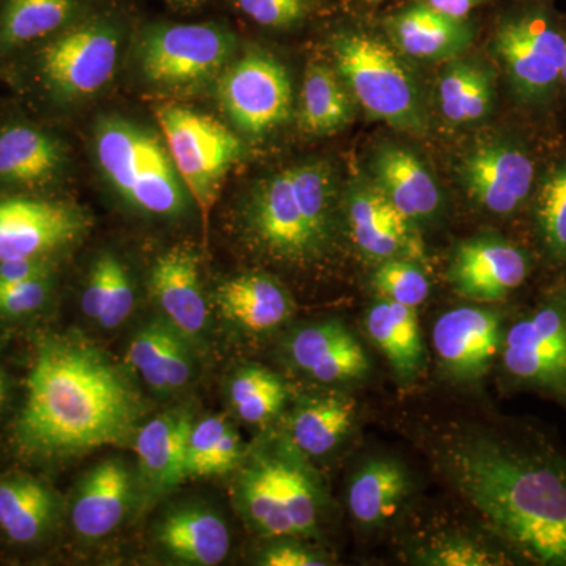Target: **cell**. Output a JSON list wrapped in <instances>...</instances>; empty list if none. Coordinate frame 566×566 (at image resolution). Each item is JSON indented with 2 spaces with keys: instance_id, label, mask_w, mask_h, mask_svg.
<instances>
[{
  "instance_id": "46",
  "label": "cell",
  "mask_w": 566,
  "mask_h": 566,
  "mask_svg": "<svg viewBox=\"0 0 566 566\" xmlns=\"http://www.w3.org/2000/svg\"><path fill=\"white\" fill-rule=\"evenodd\" d=\"M423 2L449 17L468 20L469 13L486 0H423Z\"/></svg>"
},
{
  "instance_id": "28",
  "label": "cell",
  "mask_w": 566,
  "mask_h": 566,
  "mask_svg": "<svg viewBox=\"0 0 566 566\" xmlns=\"http://www.w3.org/2000/svg\"><path fill=\"white\" fill-rule=\"evenodd\" d=\"M411 490V476L403 464L374 458L360 465L349 482V513L360 526H381L405 504Z\"/></svg>"
},
{
  "instance_id": "36",
  "label": "cell",
  "mask_w": 566,
  "mask_h": 566,
  "mask_svg": "<svg viewBox=\"0 0 566 566\" xmlns=\"http://www.w3.org/2000/svg\"><path fill=\"white\" fill-rule=\"evenodd\" d=\"M175 170L169 151L153 136L128 200L151 214H178L185 208V197Z\"/></svg>"
},
{
  "instance_id": "43",
  "label": "cell",
  "mask_w": 566,
  "mask_h": 566,
  "mask_svg": "<svg viewBox=\"0 0 566 566\" xmlns=\"http://www.w3.org/2000/svg\"><path fill=\"white\" fill-rule=\"evenodd\" d=\"M50 277L0 286V315L22 316L40 311L50 297Z\"/></svg>"
},
{
  "instance_id": "6",
  "label": "cell",
  "mask_w": 566,
  "mask_h": 566,
  "mask_svg": "<svg viewBox=\"0 0 566 566\" xmlns=\"http://www.w3.org/2000/svg\"><path fill=\"white\" fill-rule=\"evenodd\" d=\"M491 52L513 102L543 118L560 102L566 28L542 3L512 11L499 22Z\"/></svg>"
},
{
  "instance_id": "7",
  "label": "cell",
  "mask_w": 566,
  "mask_h": 566,
  "mask_svg": "<svg viewBox=\"0 0 566 566\" xmlns=\"http://www.w3.org/2000/svg\"><path fill=\"white\" fill-rule=\"evenodd\" d=\"M506 379L566 405V281L505 326L501 354Z\"/></svg>"
},
{
  "instance_id": "25",
  "label": "cell",
  "mask_w": 566,
  "mask_h": 566,
  "mask_svg": "<svg viewBox=\"0 0 566 566\" xmlns=\"http://www.w3.org/2000/svg\"><path fill=\"white\" fill-rule=\"evenodd\" d=\"M214 300L223 318L255 334L277 329L296 311L292 294L266 274L229 279L218 286Z\"/></svg>"
},
{
  "instance_id": "24",
  "label": "cell",
  "mask_w": 566,
  "mask_h": 566,
  "mask_svg": "<svg viewBox=\"0 0 566 566\" xmlns=\"http://www.w3.org/2000/svg\"><path fill=\"white\" fill-rule=\"evenodd\" d=\"M156 542L175 560L196 566L222 564L232 545L226 521L200 505L167 513L156 527Z\"/></svg>"
},
{
  "instance_id": "32",
  "label": "cell",
  "mask_w": 566,
  "mask_h": 566,
  "mask_svg": "<svg viewBox=\"0 0 566 566\" xmlns=\"http://www.w3.org/2000/svg\"><path fill=\"white\" fill-rule=\"evenodd\" d=\"M54 513V494L39 480L21 475L0 482V531L11 542H39L51 527Z\"/></svg>"
},
{
  "instance_id": "9",
  "label": "cell",
  "mask_w": 566,
  "mask_h": 566,
  "mask_svg": "<svg viewBox=\"0 0 566 566\" xmlns=\"http://www.w3.org/2000/svg\"><path fill=\"white\" fill-rule=\"evenodd\" d=\"M156 118L175 169L207 222L222 181L243 155V145L221 122L185 107H161Z\"/></svg>"
},
{
  "instance_id": "21",
  "label": "cell",
  "mask_w": 566,
  "mask_h": 566,
  "mask_svg": "<svg viewBox=\"0 0 566 566\" xmlns=\"http://www.w3.org/2000/svg\"><path fill=\"white\" fill-rule=\"evenodd\" d=\"M132 501V471L118 458H111L81 480L71 505V524L84 539L104 538L120 526Z\"/></svg>"
},
{
  "instance_id": "41",
  "label": "cell",
  "mask_w": 566,
  "mask_h": 566,
  "mask_svg": "<svg viewBox=\"0 0 566 566\" xmlns=\"http://www.w3.org/2000/svg\"><path fill=\"white\" fill-rule=\"evenodd\" d=\"M371 285L382 300L417 308L428 300L431 282L419 262L390 259L378 263Z\"/></svg>"
},
{
  "instance_id": "15",
  "label": "cell",
  "mask_w": 566,
  "mask_h": 566,
  "mask_svg": "<svg viewBox=\"0 0 566 566\" xmlns=\"http://www.w3.org/2000/svg\"><path fill=\"white\" fill-rule=\"evenodd\" d=\"M85 230V219L70 205L51 200H0V262L35 259L66 248Z\"/></svg>"
},
{
  "instance_id": "29",
  "label": "cell",
  "mask_w": 566,
  "mask_h": 566,
  "mask_svg": "<svg viewBox=\"0 0 566 566\" xmlns=\"http://www.w3.org/2000/svg\"><path fill=\"white\" fill-rule=\"evenodd\" d=\"M365 329L400 381L419 375L423 365V342L417 308L378 297L365 316Z\"/></svg>"
},
{
  "instance_id": "27",
  "label": "cell",
  "mask_w": 566,
  "mask_h": 566,
  "mask_svg": "<svg viewBox=\"0 0 566 566\" xmlns=\"http://www.w3.org/2000/svg\"><path fill=\"white\" fill-rule=\"evenodd\" d=\"M439 111L452 125H472L493 114L497 99V71L471 59L449 61L438 81Z\"/></svg>"
},
{
  "instance_id": "44",
  "label": "cell",
  "mask_w": 566,
  "mask_h": 566,
  "mask_svg": "<svg viewBox=\"0 0 566 566\" xmlns=\"http://www.w3.org/2000/svg\"><path fill=\"white\" fill-rule=\"evenodd\" d=\"M260 564L264 566H324L329 565V560L301 543L292 542L289 538H279V542L263 551Z\"/></svg>"
},
{
  "instance_id": "19",
  "label": "cell",
  "mask_w": 566,
  "mask_h": 566,
  "mask_svg": "<svg viewBox=\"0 0 566 566\" xmlns=\"http://www.w3.org/2000/svg\"><path fill=\"white\" fill-rule=\"evenodd\" d=\"M386 31L395 50L416 61H453L474 41L471 22L449 17L424 2L387 18Z\"/></svg>"
},
{
  "instance_id": "16",
  "label": "cell",
  "mask_w": 566,
  "mask_h": 566,
  "mask_svg": "<svg viewBox=\"0 0 566 566\" xmlns=\"http://www.w3.org/2000/svg\"><path fill=\"white\" fill-rule=\"evenodd\" d=\"M118 39L103 25H85L62 35L43 52L44 76L69 98L93 95L114 76Z\"/></svg>"
},
{
  "instance_id": "37",
  "label": "cell",
  "mask_w": 566,
  "mask_h": 566,
  "mask_svg": "<svg viewBox=\"0 0 566 566\" xmlns=\"http://www.w3.org/2000/svg\"><path fill=\"white\" fill-rule=\"evenodd\" d=\"M230 405L244 422H270L286 401L285 385L277 375L259 365L234 371L229 385Z\"/></svg>"
},
{
  "instance_id": "20",
  "label": "cell",
  "mask_w": 566,
  "mask_h": 566,
  "mask_svg": "<svg viewBox=\"0 0 566 566\" xmlns=\"http://www.w3.org/2000/svg\"><path fill=\"white\" fill-rule=\"evenodd\" d=\"M193 416L174 409L142 423L134 438L142 480L153 494H163L188 479V444Z\"/></svg>"
},
{
  "instance_id": "8",
  "label": "cell",
  "mask_w": 566,
  "mask_h": 566,
  "mask_svg": "<svg viewBox=\"0 0 566 566\" xmlns=\"http://www.w3.org/2000/svg\"><path fill=\"white\" fill-rule=\"evenodd\" d=\"M542 161L534 144L517 132L483 137L458 166L465 192L499 219L526 216Z\"/></svg>"
},
{
  "instance_id": "31",
  "label": "cell",
  "mask_w": 566,
  "mask_h": 566,
  "mask_svg": "<svg viewBox=\"0 0 566 566\" xmlns=\"http://www.w3.org/2000/svg\"><path fill=\"white\" fill-rule=\"evenodd\" d=\"M357 103L335 69L308 63L301 91L297 122L311 136H329L356 118Z\"/></svg>"
},
{
  "instance_id": "26",
  "label": "cell",
  "mask_w": 566,
  "mask_h": 566,
  "mask_svg": "<svg viewBox=\"0 0 566 566\" xmlns=\"http://www.w3.org/2000/svg\"><path fill=\"white\" fill-rule=\"evenodd\" d=\"M128 363L142 381L158 394L178 392L193 376L188 340L166 319L145 324L134 335Z\"/></svg>"
},
{
  "instance_id": "14",
  "label": "cell",
  "mask_w": 566,
  "mask_h": 566,
  "mask_svg": "<svg viewBox=\"0 0 566 566\" xmlns=\"http://www.w3.org/2000/svg\"><path fill=\"white\" fill-rule=\"evenodd\" d=\"M505 316L494 308L463 305L436 319L433 346L446 374L476 381L501 354Z\"/></svg>"
},
{
  "instance_id": "40",
  "label": "cell",
  "mask_w": 566,
  "mask_h": 566,
  "mask_svg": "<svg viewBox=\"0 0 566 566\" xmlns=\"http://www.w3.org/2000/svg\"><path fill=\"white\" fill-rule=\"evenodd\" d=\"M95 323L103 329L122 326L134 311V289L125 264L112 255L99 256L95 264Z\"/></svg>"
},
{
  "instance_id": "22",
  "label": "cell",
  "mask_w": 566,
  "mask_h": 566,
  "mask_svg": "<svg viewBox=\"0 0 566 566\" xmlns=\"http://www.w3.org/2000/svg\"><path fill=\"white\" fill-rule=\"evenodd\" d=\"M371 180L417 226L436 219L442 210V191L434 175L415 151L386 145L371 161Z\"/></svg>"
},
{
  "instance_id": "47",
  "label": "cell",
  "mask_w": 566,
  "mask_h": 566,
  "mask_svg": "<svg viewBox=\"0 0 566 566\" xmlns=\"http://www.w3.org/2000/svg\"><path fill=\"white\" fill-rule=\"evenodd\" d=\"M170 3L175 7H193L199 6L200 2H203V0H169Z\"/></svg>"
},
{
  "instance_id": "18",
  "label": "cell",
  "mask_w": 566,
  "mask_h": 566,
  "mask_svg": "<svg viewBox=\"0 0 566 566\" xmlns=\"http://www.w3.org/2000/svg\"><path fill=\"white\" fill-rule=\"evenodd\" d=\"M150 292L164 319L186 340L202 337L208 326V305L200 282L199 259L192 249L177 245L156 260Z\"/></svg>"
},
{
  "instance_id": "10",
  "label": "cell",
  "mask_w": 566,
  "mask_h": 566,
  "mask_svg": "<svg viewBox=\"0 0 566 566\" xmlns=\"http://www.w3.org/2000/svg\"><path fill=\"white\" fill-rule=\"evenodd\" d=\"M219 102L240 132L262 136L293 111V85L285 66L263 52H248L219 80Z\"/></svg>"
},
{
  "instance_id": "34",
  "label": "cell",
  "mask_w": 566,
  "mask_h": 566,
  "mask_svg": "<svg viewBox=\"0 0 566 566\" xmlns=\"http://www.w3.org/2000/svg\"><path fill=\"white\" fill-rule=\"evenodd\" d=\"M151 134L132 123L109 120L96 133V155L107 178L128 199L144 161Z\"/></svg>"
},
{
  "instance_id": "48",
  "label": "cell",
  "mask_w": 566,
  "mask_h": 566,
  "mask_svg": "<svg viewBox=\"0 0 566 566\" xmlns=\"http://www.w3.org/2000/svg\"><path fill=\"white\" fill-rule=\"evenodd\" d=\"M7 386H6V376L2 374V368H0V406H2L3 400H6Z\"/></svg>"
},
{
  "instance_id": "5",
  "label": "cell",
  "mask_w": 566,
  "mask_h": 566,
  "mask_svg": "<svg viewBox=\"0 0 566 566\" xmlns=\"http://www.w3.org/2000/svg\"><path fill=\"white\" fill-rule=\"evenodd\" d=\"M331 48L335 71L370 117L417 136L430 129L419 77L394 44L346 31L334 36Z\"/></svg>"
},
{
  "instance_id": "17",
  "label": "cell",
  "mask_w": 566,
  "mask_h": 566,
  "mask_svg": "<svg viewBox=\"0 0 566 566\" xmlns=\"http://www.w3.org/2000/svg\"><path fill=\"white\" fill-rule=\"evenodd\" d=\"M285 352L296 370L324 385L357 381L370 370L363 345L337 319L308 324L294 331L286 342Z\"/></svg>"
},
{
  "instance_id": "49",
  "label": "cell",
  "mask_w": 566,
  "mask_h": 566,
  "mask_svg": "<svg viewBox=\"0 0 566 566\" xmlns=\"http://www.w3.org/2000/svg\"><path fill=\"white\" fill-rule=\"evenodd\" d=\"M560 98H566V54H565L564 70H562Z\"/></svg>"
},
{
  "instance_id": "13",
  "label": "cell",
  "mask_w": 566,
  "mask_h": 566,
  "mask_svg": "<svg viewBox=\"0 0 566 566\" xmlns=\"http://www.w3.org/2000/svg\"><path fill=\"white\" fill-rule=\"evenodd\" d=\"M345 219L357 251L370 262L409 259L419 262L423 241L419 226L403 214L370 178H357L345 196Z\"/></svg>"
},
{
  "instance_id": "4",
  "label": "cell",
  "mask_w": 566,
  "mask_h": 566,
  "mask_svg": "<svg viewBox=\"0 0 566 566\" xmlns=\"http://www.w3.org/2000/svg\"><path fill=\"white\" fill-rule=\"evenodd\" d=\"M233 501L249 527L268 538L314 535L323 509L318 479L290 442L259 447L241 460Z\"/></svg>"
},
{
  "instance_id": "12",
  "label": "cell",
  "mask_w": 566,
  "mask_h": 566,
  "mask_svg": "<svg viewBox=\"0 0 566 566\" xmlns=\"http://www.w3.org/2000/svg\"><path fill=\"white\" fill-rule=\"evenodd\" d=\"M232 51V36L218 25H164L142 44V71L153 84H196L219 73Z\"/></svg>"
},
{
  "instance_id": "42",
  "label": "cell",
  "mask_w": 566,
  "mask_h": 566,
  "mask_svg": "<svg viewBox=\"0 0 566 566\" xmlns=\"http://www.w3.org/2000/svg\"><path fill=\"white\" fill-rule=\"evenodd\" d=\"M238 7L264 28H292L307 13L308 0H238Z\"/></svg>"
},
{
  "instance_id": "38",
  "label": "cell",
  "mask_w": 566,
  "mask_h": 566,
  "mask_svg": "<svg viewBox=\"0 0 566 566\" xmlns=\"http://www.w3.org/2000/svg\"><path fill=\"white\" fill-rule=\"evenodd\" d=\"M71 11L73 0H9L0 36L7 44L29 43L65 24Z\"/></svg>"
},
{
  "instance_id": "3",
  "label": "cell",
  "mask_w": 566,
  "mask_h": 566,
  "mask_svg": "<svg viewBox=\"0 0 566 566\" xmlns=\"http://www.w3.org/2000/svg\"><path fill=\"white\" fill-rule=\"evenodd\" d=\"M335 199L329 164L311 161L282 170L253 191L248 211L253 240L281 262L315 263L333 244Z\"/></svg>"
},
{
  "instance_id": "33",
  "label": "cell",
  "mask_w": 566,
  "mask_h": 566,
  "mask_svg": "<svg viewBox=\"0 0 566 566\" xmlns=\"http://www.w3.org/2000/svg\"><path fill=\"white\" fill-rule=\"evenodd\" d=\"M61 164L57 144L29 126H11L0 134V181L35 185Z\"/></svg>"
},
{
  "instance_id": "2",
  "label": "cell",
  "mask_w": 566,
  "mask_h": 566,
  "mask_svg": "<svg viewBox=\"0 0 566 566\" xmlns=\"http://www.w3.org/2000/svg\"><path fill=\"white\" fill-rule=\"evenodd\" d=\"M147 405L132 376L76 337L44 342L17 424L24 452L66 458L133 444Z\"/></svg>"
},
{
  "instance_id": "11",
  "label": "cell",
  "mask_w": 566,
  "mask_h": 566,
  "mask_svg": "<svg viewBox=\"0 0 566 566\" xmlns=\"http://www.w3.org/2000/svg\"><path fill=\"white\" fill-rule=\"evenodd\" d=\"M538 264L532 245L501 233H485L457 245L447 281L465 300L501 303L526 285Z\"/></svg>"
},
{
  "instance_id": "23",
  "label": "cell",
  "mask_w": 566,
  "mask_h": 566,
  "mask_svg": "<svg viewBox=\"0 0 566 566\" xmlns=\"http://www.w3.org/2000/svg\"><path fill=\"white\" fill-rule=\"evenodd\" d=\"M526 216L538 262L566 281V148L542 164Z\"/></svg>"
},
{
  "instance_id": "30",
  "label": "cell",
  "mask_w": 566,
  "mask_h": 566,
  "mask_svg": "<svg viewBox=\"0 0 566 566\" xmlns=\"http://www.w3.org/2000/svg\"><path fill=\"white\" fill-rule=\"evenodd\" d=\"M356 401L346 395H327L296 406L289 423V442L307 458L333 452L356 420Z\"/></svg>"
},
{
  "instance_id": "35",
  "label": "cell",
  "mask_w": 566,
  "mask_h": 566,
  "mask_svg": "<svg viewBox=\"0 0 566 566\" xmlns=\"http://www.w3.org/2000/svg\"><path fill=\"white\" fill-rule=\"evenodd\" d=\"M244 458L241 438L226 417L210 416L193 422L188 444V476L223 475Z\"/></svg>"
},
{
  "instance_id": "39",
  "label": "cell",
  "mask_w": 566,
  "mask_h": 566,
  "mask_svg": "<svg viewBox=\"0 0 566 566\" xmlns=\"http://www.w3.org/2000/svg\"><path fill=\"white\" fill-rule=\"evenodd\" d=\"M416 564L430 566H502L521 564L512 547L479 542L469 535H444L420 547Z\"/></svg>"
},
{
  "instance_id": "45",
  "label": "cell",
  "mask_w": 566,
  "mask_h": 566,
  "mask_svg": "<svg viewBox=\"0 0 566 566\" xmlns=\"http://www.w3.org/2000/svg\"><path fill=\"white\" fill-rule=\"evenodd\" d=\"M51 266L46 256L35 259H14L0 262V286L50 277Z\"/></svg>"
},
{
  "instance_id": "1",
  "label": "cell",
  "mask_w": 566,
  "mask_h": 566,
  "mask_svg": "<svg viewBox=\"0 0 566 566\" xmlns=\"http://www.w3.org/2000/svg\"><path fill=\"white\" fill-rule=\"evenodd\" d=\"M436 463L499 538L528 562L566 566V457L536 436H447Z\"/></svg>"
}]
</instances>
